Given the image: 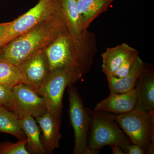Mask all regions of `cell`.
Masks as SVG:
<instances>
[{
  "instance_id": "obj_1",
  "label": "cell",
  "mask_w": 154,
  "mask_h": 154,
  "mask_svg": "<svg viewBox=\"0 0 154 154\" xmlns=\"http://www.w3.org/2000/svg\"><path fill=\"white\" fill-rule=\"evenodd\" d=\"M97 51L96 35L88 30L77 37L63 33L44 50L51 72L63 69L82 76L91 69Z\"/></svg>"
},
{
  "instance_id": "obj_2",
  "label": "cell",
  "mask_w": 154,
  "mask_h": 154,
  "mask_svg": "<svg viewBox=\"0 0 154 154\" xmlns=\"http://www.w3.org/2000/svg\"><path fill=\"white\" fill-rule=\"evenodd\" d=\"M67 32L66 21L63 13L11 40L1 48L0 58L19 66Z\"/></svg>"
},
{
  "instance_id": "obj_3",
  "label": "cell",
  "mask_w": 154,
  "mask_h": 154,
  "mask_svg": "<svg viewBox=\"0 0 154 154\" xmlns=\"http://www.w3.org/2000/svg\"><path fill=\"white\" fill-rule=\"evenodd\" d=\"M91 119L88 149L91 154H98L105 146L122 147L132 143L110 114L87 108Z\"/></svg>"
},
{
  "instance_id": "obj_4",
  "label": "cell",
  "mask_w": 154,
  "mask_h": 154,
  "mask_svg": "<svg viewBox=\"0 0 154 154\" xmlns=\"http://www.w3.org/2000/svg\"><path fill=\"white\" fill-rule=\"evenodd\" d=\"M110 114L132 143L143 148L146 154L154 153V111L135 107L128 113Z\"/></svg>"
},
{
  "instance_id": "obj_5",
  "label": "cell",
  "mask_w": 154,
  "mask_h": 154,
  "mask_svg": "<svg viewBox=\"0 0 154 154\" xmlns=\"http://www.w3.org/2000/svg\"><path fill=\"white\" fill-rule=\"evenodd\" d=\"M63 13L59 0H39L28 12L9 22L0 40L1 46L2 48L17 36Z\"/></svg>"
},
{
  "instance_id": "obj_6",
  "label": "cell",
  "mask_w": 154,
  "mask_h": 154,
  "mask_svg": "<svg viewBox=\"0 0 154 154\" xmlns=\"http://www.w3.org/2000/svg\"><path fill=\"white\" fill-rule=\"evenodd\" d=\"M82 77L63 69H56L51 72L45 82L36 91L44 99L49 113L57 118L61 119L63 98L66 88L72 85Z\"/></svg>"
},
{
  "instance_id": "obj_7",
  "label": "cell",
  "mask_w": 154,
  "mask_h": 154,
  "mask_svg": "<svg viewBox=\"0 0 154 154\" xmlns=\"http://www.w3.org/2000/svg\"><path fill=\"white\" fill-rule=\"evenodd\" d=\"M68 87L69 114L74 133L73 153L91 154L88 146L91 123L90 116L78 90L73 85Z\"/></svg>"
},
{
  "instance_id": "obj_8",
  "label": "cell",
  "mask_w": 154,
  "mask_h": 154,
  "mask_svg": "<svg viewBox=\"0 0 154 154\" xmlns=\"http://www.w3.org/2000/svg\"><path fill=\"white\" fill-rule=\"evenodd\" d=\"M14 107L13 112L17 116L28 114L34 118L47 112L46 103L43 97L36 91L22 82L13 88Z\"/></svg>"
},
{
  "instance_id": "obj_9",
  "label": "cell",
  "mask_w": 154,
  "mask_h": 154,
  "mask_svg": "<svg viewBox=\"0 0 154 154\" xmlns=\"http://www.w3.org/2000/svg\"><path fill=\"white\" fill-rule=\"evenodd\" d=\"M18 67L22 83L38 90L45 82L51 71L44 50L33 55Z\"/></svg>"
},
{
  "instance_id": "obj_10",
  "label": "cell",
  "mask_w": 154,
  "mask_h": 154,
  "mask_svg": "<svg viewBox=\"0 0 154 154\" xmlns=\"http://www.w3.org/2000/svg\"><path fill=\"white\" fill-rule=\"evenodd\" d=\"M137 87L131 91L121 94H111L107 98L97 103L94 110L123 114L131 111L135 107L137 101Z\"/></svg>"
},
{
  "instance_id": "obj_11",
  "label": "cell",
  "mask_w": 154,
  "mask_h": 154,
  "mask_svg": "<svg viewBox=\"0 0 154 154\" xmlns=\"http://www.w3.org/2000/svg\"><path fill=\"white\" fill-rule=\"evenodd\" d=\"M42 134V140L45 151L52 153L60 146L62 136L60 128L61 119L57 118L48 111L35 118Z\"/></svg>"
},
{
  "instance_id": "obj_12",
  "label": "cell",
  "mask_w": 154,
  "mask_h": 154,
  "mask_svg": "<svg viewBox=\"0 0 154 154\" xmlns=\"http://www.w3.org/2000/svg\"><path fill=\"white\" fill-rule=\"evenodd\" d=\"M135 108L145 112L154 111V72L152 66L147 64L138 79Z\"/></svg>"
},
{
  "instance_id": "obj_13",
  "label": "cell",
  "mask_w": 154,
  "mask_h": 154,
  "mask_svg": "<svg viewBox=\"0 0 154 154\" xmlns=\"http://www.w3.org/2000/svg\"><path fill=\"white\" fill-rule=\"evenodd\" d=\"M146 65V64L143 61L139 56L134 61L129 72L125 76L116 78L111 74H105L110 93L121 94L134 89L136 86L138 79L145 69Z\"/></svg>"
},
{
  "instance_id": "obj_14",
  "label": "cell",
  "mask_w": 154,
  "mask_h": 154,
  "mask_svg": "<svg viewBox=\"0 0 154 154\" xmlns=\"http://www.w3.org/2000/svg\"><path fill=\"white\" fill-rule=\"evenodd\" d=\"M20 125L25 133L26 148L30 154H44L46 153L41 138L40 128L34 117L28 114L18 115Z\"/></svg>"
},
{
  "instance_id": "obj_15",
  "label": "cell",
  "mask_w": 154,
  "mask_h": 154,
  "mask_svg": "<svg viewBox=\"0 0 154 154\" xmlns=\"http://www.w3.org/2000/svg\"><path fill=\"white\" fill-rule=\"evenodd\" d=\"M135 50L125 43L107 48L102 54V72L113 74Z\"/></svg>"
},
{
  "instance_id": "obj_16",
  "label": "cell",
  "mask_w": 154,
  "mask_h": 154,
  "mask_svg": "<svg viewBox=\"0 0 154 154\" xmlns=\"http://www.w3.org/2000/svg\"><path fill=\"white\" fill-rule=\"evenodd\" d=\"M114 0H76L77 8L83 28L88 30L91 23L107 11Z\"/></svg>"
},
{
  "instance_id": "obj_17",
  "label": "cell",
  "mask_w": 154,
  "mask_h": 154,
  "mask_svg": "<svg viewBox=\"0 0 154 154\" xmlns=\"http://www.w3.org/2000/svg\"><path fill=\"white\" fill-rule=\"evenodd\" d=\"M66 21L68 33L73 37L81 36L84 30L77 8L76 0H59Z\"/></svg>"
},
{
  "instance_id": "obj_18",
  "label": "cell",
  "mask_w": 154,
  "mask_h": 154,
  "mask_svg": "<svg viewBox=\"0 0 154 154\" xmlns=\"http://www.w3.org/2000/svg\"><path fill=\"white\" fill-rule=\"evenodd\" d=\"M0 132L12 135L18 140L26 138L18 116L2 106H0Z\"/></svg>"
},
{
  "instance_id": "obj_19",
  "label": "cell",
  "mask_w": 154,
  "mask_h": 154,
  "mask_svg": "<svg viewBox=\"0 0 154 154\" xmlns=\"http://www.w3.org/2000/svg\"><path fill=\"white\" fill-rule=\"evenodd\" d=\"M22 82L18 67L0 58V84L13 88Z\"/></svg>"
},
{
  "instance_id": "obj_20",
  "label": "cell",
  "mask_w": 154,
  "mask_h": 154,
  "mask_svg": "<svg viewBox=\"0 0 154 154\" xmlns=\"http://www.w3.org/2000/svg\"><path fill=\"white\" fill-rule=\"evenodd\" d=\"M26 138L19 140L17 143L4 142L0 143V154H29L26 148Z\"/></svg>"
},
{
  "instance_id": "obj_21",
  "label": "cell",
  "mask_w": 154,
  "mask_h": 154,
  "mask_svg": "<svg viewBox=\"0 0 154 154\" xmlns=\"http://www.w3.org/2000/svg\"><path fill=\"white\" fill-rule=\"evenodd\" d=\"M0 106L13 111L14 107L13 88L0 84Z\"/></svg>"
},
{
  "instance_id": "obj_22",
  "label": "cell",
  "mask_w": 154,
  "mask_h": 154,
  "mask_svg": "<svg viewBox=\"0 0 154 154\" xmlns=\"http://www.w3.org/2000/svg\"><path fill=\"white\" fill-rule=\"evenodd\" d=\"M138 56L139 52L135 49L119 69L112 75L116 78H121L126 76L129 72L134 61Z\"/></svg>"
},
{
  "instance_id": "obj_23",
  "label": "cell",
  "mask_w": 154,
  "mask_h": 154,
  "mask_svg": "<svg viewBox=\"0 0 154 154\" xmlns=\"http://www.w3.org/2000/svg\"><path fill=\"white\" fill-rule=\"evenodd\" d=\"M124 154H146L143 148L138 145L132 143L128 144L122 148Z\"/></svg>"
},
{
  "instance_id": "obj_24",
  "label": "cell",
  "mask_w": 154,
  "mask_h": 154,
  "mask_svg": "<svg viewBox=\"0 0 154 154\" xmlns=\"http://www.w3.org/2000/svg\"><path fill=\"white\" fill-rule=\"evenodd\" d=\"M113 154H124L121 147L117 145L110 146Z\"/></svg>"
},
{
  "instance_id": "obj_25",
  "label": "cell",
  "mask_w": 154,
  "mask_h": 154,
  "mask_svg": "<svg viewBox=\"0 0 154 154\" xmlns=\"http://www.w3.org/2000/svg\"><path fill=\"white\" fill-rule=\"evenodd\" d=\"M8 23L9 22L0 23V40L2 37L5 28L7 25H8Z\"/></svg>"
},
{
  "instance_id": "obj_26",
  "label": "cell",
  "mask_w": 154,
  "mask_h": 154,
  "mask_svg": "<svg viewBox=\"0 0 154 154\" xmlns=\"http://www.w3.org/2000/svg\"><path fill=\"white\" fill-rule=\"evenodd\" d=\"M2 48V46H1V44H0V51H1V48Z\"/></svg>"
},
{
  "instance_id": "obj_27",
  "label": "cell",
  "mask_w": 154,
  "mask_h": 154,
  "mask_svg": "<svg viewBox=\"0 0 154 154\" xmlns=\"http://www.w3.org/2000/svg\"><path fill=\"white\" fill-rule=\"evenodd\" d=\"M0 2H1V0H0Z\"/></svg>"
}]
</instances>
